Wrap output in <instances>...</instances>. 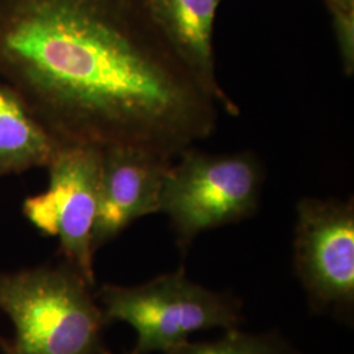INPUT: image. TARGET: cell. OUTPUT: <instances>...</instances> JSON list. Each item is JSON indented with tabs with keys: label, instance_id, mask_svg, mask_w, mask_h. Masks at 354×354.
<instances>
[{
	"label": "cell",
	"instance_id": "1",
	"mask_svg": "<svg viewBox=\"0 0 354 354\" xmlns=\"http://www.w3.org/2000/svg\"><path fill=\"white\" fill-rule=\"evenodd\" d=\"M0 83L59 147H133L174 160L222 105L150 0H0Z\"/></svg>",
	"mask_w": 354,
	"mask_h": 354
},
{
	"label": "cell",
	"instance_id": "2",
	"mask_svg": "<svg viewBox=\"0 0 354 354\" xmlns=\"http://www.w3.org/2000/svg\"><path fill=\"white\" fill-rule=\"evenodd\" d=\"M0 311L15 327L3 354H111L93 286L64 260L0 273Z\"/></svg>",
	"mask_w": 354,
	"mask_h": 354
},
{
	"label": "cell",
	"instance_id": "3",
	"mask_svg": "<svg viewBox=\"0 0 354 354\" xmlns=\"http://www.w3.org/2000/svg\"><path fill=\"white\" fill-rule=\"evenodd\" d=\"M95 295L106 324L122 322L136 330L130 354L168 353L197 330L241 324L238 302L193 282L184 269L140 286L102 285Z\"/></svg>",
	"mask_w": 354,
	"mask_h": 354
},
{
	"label": "cell",
	"instance_id": "4",
	"mask_svg": "<svg viewBox=\"0 0 354 354\" xmlns=\"http://www.w3.org/2000/svg\"><path fill=\"white\" fill-rule=\"evenodd\" d=\"M165 175L160 213L171 221L180 248L201 232L236 223L256 212L263 168L250 152H181Z\"/></svg>",
	"mask_w": 354,
	"mask_h": 354
},
{
	"label": "cell",
	"instance_id": "5",
	"mask_svg": "<svg viewBox=\"0 0 354 354\" xmlns=\"http://www.w3.org/2000/svg\"><path fill=\"white\" fill-rule=\"evenodd\" d=\"M102 151L59 147L49 169V187L26 198L23 212L42 234L59 241L64 260L95 288L92 234L97 210Z\"/></svg>",
	"mask_w": 354,
	"mask_h": 354
},
{
	"label": "cell",
	"instance_id": "6",
	"mask_svg": "<svg viewBox=\"0 0 354 354\" xmlns=\"http://www.w3.org/2000/svg\"><path fill=\"white\" fill-rule=\"evenodd\" d=\"M294 263L317 310L354 304L353 201L304 198L297 206Z\"/></svg>",
	"mask_w": 354,
	"mask_h": 354
},
{
	"label": "cell",
	"instance_id": "7",
	"mask_svg": "<svg viewBox=\"0 0 354 354\" xmlns=\"http://www.w3.org/2000/svg\"><path fill=\"white\" fill-rule=\"evenodd\" d=\"M172 162L133 147L102 150L97 210L92 234L95 253L134 221L160 213L163 184Z\"/></svg>",
	"mask_w": 354,
	"mask_h": 354
},
{
	"label": "cell",
	"instance_id": "8",
	"mask_svg": "<svg viewBox=\"0 0 354 354\" xmlns=\"http://www.w3.org/2000/svg\"><path fill=\"white\" fill-rule=\"evenodd\" d=\"M221 0H150L152 12L167 37L193 71L214 93L223 111L239 113L215 74L214 21Z\"/></svg>",
	"mask_w": 354,
	"mask_h": 354
},
{
	"label": "cell",
	"instance_id": "9",
	"mask_svg": "<svg viewBox=\"0 0 354 354\" xmlns=\"http://www.w3.org/2000/svg\"><path fill=\"white\" fill-rule=\"evenodd\" d=\"M58 149L15 92L0 83V176L48 167Z\"/></svg>",
	"mask_w": 354,
	"mask_h": 354
},
{
	"label": "cell",
	"instance_id": "10",
	"mask_svg": "<svg viewBox=\"0 0 354 354\" xmlns=\"http://www.w3.org/2000/svg\"><path fill=\"white\" fill-rule=\"evenodd\" d=\"M165 354H295L277 335H253L238 328L214 342H184Z\"/></svg>",
	"mask_w": 354,
	"mask_h": 354
},
{
	"label": "cell",
	"instance_id": "11",
	"mask_svg": "<svg viewBox=\"0 0 354 354\" xmlns=\"http://www.w3.org/2000/svg\"><path fill=\"white\" fill-rule=\"evenodd\" d=\"M329 12L332 15L345 71L346 74H352L354 68V11L330 8Z\"/></svg>",
	"mask_w": 354,
	"mask_h": 354
},
{
	"label": "cell",
	"instance_id": "12",
	"mask_svg": "<svg viewBox=\"0 0 354 354\" xmlns=\"http://www.w3.org/2000/svg\"><path fill=\"white\" fill-rule=\"evenodd\" d=\"M328 10L336 8L342 11H354V0H326Z\"/></svg>",
	"mask_w": 354,
	"mask_h": 354
},
{
	"label": "cell",
	"instance_id": "13",
	"mask_svg": "<svg viewBox=\"0 0 354 354\" xmlns=\"http://www.w3.org/2000/svg\"><path fill=\"white\" fill-rule=\"evenodd\" d=\"M6 344H7V340L6 339H3L1 336H0V349L3 351L4 349V346H6Z\"/></svg>",
	"mask_w": 354,
	"mask_h": 354
}]
</instances>
